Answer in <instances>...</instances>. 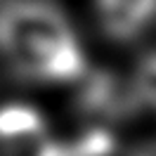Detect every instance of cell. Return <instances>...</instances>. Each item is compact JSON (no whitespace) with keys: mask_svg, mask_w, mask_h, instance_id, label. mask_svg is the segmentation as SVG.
Segmentation results:
<instances>
[{"mask_svg":"<svg viewBox=\"0 0 156 156\" xmlns=\"http://www.w3.org/2000/svg\"><path fill=\"white\" fill-rule=\"evenodd\" d=\"M0 57L33 83H78L88 71L76 31L52 0H0Z\"/></svg>","mask_w":156,"mask_h":156,"instance_id":"6da1fadb","label":"cell"},{"mask_svg":"<svg viewBox=\"0 0 156 156\" xmlns=\"http://www.w3.org/2000/svg\"><path fill=\"white\" fill-rule=\"evenodd\" d=\"M76 102L85 116L97 121H128L142 109L130 80H121L111 71H85L78 80Z\"/></svg>","mask_w":156,"mask_h":156,"instance_id":"7a4b0ae2","label":"cell"},{"mask_svg":"<svg viewBox=\"0 0 156 156\" xmlns=\"http://www.w3.org/2000/svg\"><path fill=\"white\" fill-rule=\"evenodd\" d=\"M95 12L111 40L130 43L156 21V0H95Z\"/></svg>","mask_w":156,"mask_h":156,"instance_id":"3957f363","label":"cell"},{"mask_svg":"<svg viewBox=\"0 0 156 156\" xmlns=\"http://www.w3.org/2000/svg\"><path fill=\"white\" fill-rule=\"evenodd\" d=\"M114 137L107 128H90L73 140H50L43 137L38 142L36 156H111Z\"/></svg>","mask_w":156,"mask_h":156,"instance_id":"277c9868","label":"cell"},{"mask_svg":"<svg viewBox=\"0 0 156 156\" xmlns=\"http://www.w3.org/2000/svg\"><path fill=\"white\" fill-rule=\"evenodd\" d=\"M45 137V123L36 109L24 104H10L0 109V142L26 144Z\"/></svg>","mask_w":156,"mask_h":156,"instance_id":"5b68a950","label":"cell"},{"mask_svg":"<svg viewBox=\"0 0 156 156\" xmlns=\"http://www.w3.org/2000/svg\"><path fill=\"white\" fill-rule=\"evenodd\" d=\"M130 88L140 107L156 111V50L137 59V66L130 76Z\"/></svg>","mask_w":156,"mask_h":156,"instance_id":"8992f818","label":"cell"},{"mask_svg":"<svg viewBox=\"0 0 156 156\" xmlns=\"http://www.w3.org/2000/svg\"><path fill=\"white\" fill-rule=\"evenodd\" d=\"M135 156H156V142H151V144H147V147H142V149H140Z\"/></svg>","mask_w":156,"mask_h":156,"instance_id":"52a82bcc","label":"cell"}]
</instances>
